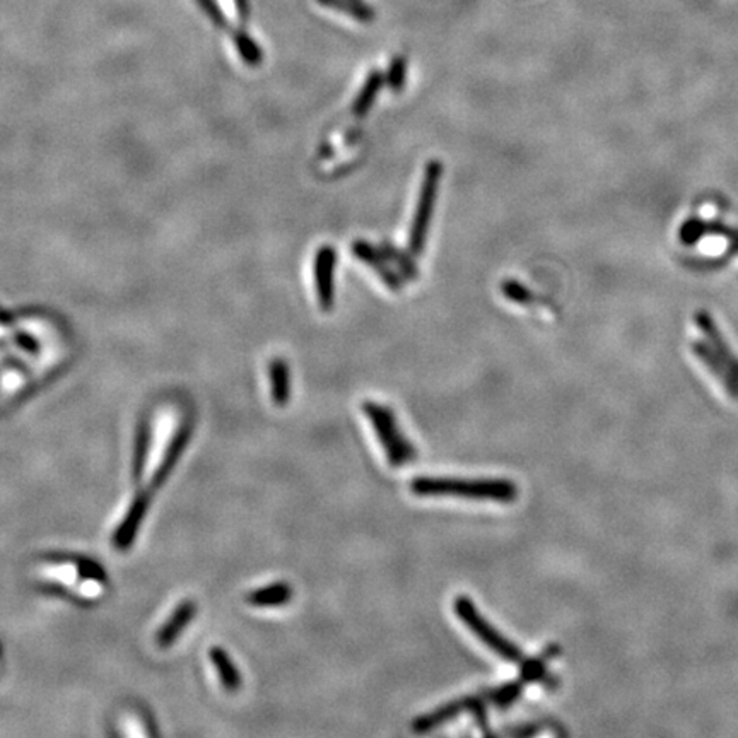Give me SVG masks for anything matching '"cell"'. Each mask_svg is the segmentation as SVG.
<instances>
[{"instance_id": "7", "label": "cell", "mask_w": 738, "mask_h": 738, "mask_svg": "<svg viewBox=\"0 0 738 738\" xmlns=\"http://www.w3.org/2000/svg\"><path fill=\"white\" fill-rule=\"evenodd\" d=\"M480 699H482V694L467 695V697L457 699V701H451V703H448L445 706L434 709L430 714H424V716L417 718V720L412 723V730H414L415 733H428L430 730L441 726L443 723L449 722V720L460 716L461 713L472 711V707L476 706Z\"/></svg>"}, {"instance_id": "5", "label": "cell", "mask_w": 738, "mask_h": 738, "mask_svg": "<svg viewBox=\"0 0 738 738\" xmlns=\"http://www.w3.org/2000/svg\"><path fill=\"white\" fill-rule=\"evenodd\" d=\"M336 267H337V251L330 245H323L315 253L313 276L317 299L322 311H332L336 303Z\"/></svg>"}, {"instance_id": "1", "label": "cell", "mask_w": 738, "mask_h": 738, "mask_svg": "<svg viewBox=\"0 0 738 738\" xmlns=\"http://www.w3.org/2000/svg\"><path fill=\"white\" fill-rule=\"evenodd\" d=\"M415 496L422 497H461L476 501L513 503L518 497V487L506 478H449V477H415L411 482Z\"/></svg>"}, {"instance_id": "21", "label": "cell", "mask_w": 738, "mask_h": 738, "mask_svg": "<svg viewBox=\"0 0 738 738\" xmlns=\"http://www.w3.org/2000/svg\"><path fill=\"white\" fill-rule=\"evenodd\" d=\"M234 43H236L241 59L248 65L255 67L263 61V52L260 46L257 45L246 33H234Z\"/></svg>"}, {"instance_id": "20", "label": "cell", "mask_w": 738, "mask_h": 738, "mask_svg": "<svg viewBox=\"0 0 738 738\" xmlns=\"http://www.w3.org/2000/svg\"><path fill=\"white\" fill-rule=\"evenodd\" d=\"M318 4L330 7L334 11H342L359 23H371L374 19L373 9L368 7L363 0H318Z\"/></svg>"}, {"instance_id": "13", "label": "cell", "mask_w": 738, "mask_h": 738, "mask_svg": "<svg viewBox=\"0 0 738 738\" xmlns=\"http://www.w3.org/2000/svg\"><path fill=\"white\" fill-rule=\"evenodd\" d=\"M561 646L549 645L540 655L522 661V670H520V676L525 684H532V682H542L545 676H549L547 667L549 663L561 655Z\"/></svg>"}, {"instance_id": "8", "label": "cell", "mask_w": 738, "mask_h": 738, "mask_svg": "<svg viewBox=\"0 0 738 738\" xmlns=\"http://www.w3.org/2000/svg\"><path fill=\"white\" fill-rule=\"evenodd\" d=\"M692 353L695 354V357L701 359V363L706 366L720 382H722L724 390L738 400V378L728 369V366L723 363L722 359L718 357V354L714 353L706 340H695L692 344Z\"/></svg>"}, {"instance_id": "24", "label": "cell", "mask_w": 738, "mask_h": 738, "mask_svg": "<svg viewBox=\"0 0 738 738\" xmlns=\"http://www.w3.org/2000/svg\"><path fill=\"white\" fill-rule=\"evenodd\" d=\"M538 726H534V724H526L525 728H515V730H511V733L513 735H518V737H525V735H534V733H537Z\"/></svg>"}, {"instance_id": "15", "label": "cell", "mask_w": 738, "mask_h": 738, "mask_svg": "<svg viewBox=\"0 0 738 738\" xmlns=\"http://www.w3.org/2000/svg\"><path fill=\"white\" fill-rule=\"evenodd\" d=\"M211 661L226 691L238 692L241 689V676L238 672V667L234 661L231 660L230 655L222 648L215 646L211 649Z\"/></svg>"}, {"instance_id": "4", "label": "cell", "mask_w": 738, "mask_h": 738, "mask_svg": "<svg viewBox=\"0 0 738 738\" xmlns=\"http://www.w3.org/2000/svg\"><path fill=\"white\" fill-rule=\"evenodd\" d=\"M455 614L459 615L461 622L474 632L484 645L492 649L499 658L509 661V663H522L523 651L505 638L499 630L484 619V615L478 612L474 601L467 595H459L453 603Z\"/></svg>"}, {"instance_id": "22", "label": "cell", "mask_w": 738, "mask_h": 738, "mask_svg": "<svg viewBox=\"0 0 738 738\" xmlns=\"http://www.w3.org/2000/svg\"><path fill=\"white\" fill-rule=\"evenodd\" d=\"M501 292L511 303H516V305H532L534 303V294L528 291L518 280H513V279L503 280L501 282Z\"/></svg>"}, {"instance_id": "16", "label": "cell", "mask_w": 738, "mask_h": 738, "mask_svg": "<svg viewBox=\"0 0 738 738\" xmlns=\"http://www.w3.org/2000/svg\"><path fill=\"white\" fill-rule=\"evenodd\" d=\"M706 231H714V234H720L723 238H726L730 246H732L735 251H738L737 231L730 230V228H726V226H723V224H705V222H701V221H697V219H692V221L686 222V224L680 228V240H682L684 243L691 245L695 240H699Z\"/></svg>"}, {"instance_id": "11", "label": "cell", "mask_w": 738, "mask_h": 738, "mask_svg": "<svg viewBox=\"0 0 738 738\" xmlns=\"http://www.w3.org/2000/svg\"><path fill=\"white\" fill-rule=\"evenodd\" d=\"M195 610H197V607L190 600H186L180 607H176L175 612L166 620V624L157 632V645L161 646V648H168V646L173 645L175 639L184 632L186 624L194 619Z\"/></svg>"}, {"instance_id": "9", "label": "cell", "mask_w": 738, "mask_h": 738, "mask_svg": "<svg viewBox=\"0 0 738 738\" xmlns=\"http://www.w3.org/2000/svg\"><path fill=\"white\" fill-rule=\"evenodd\" d=\"M695 323L699 325V330L703 332L705 340L709 344V347H711L714 353L718 354V357L722 359L723 363H724V364L728 366V369L738 378V357L733 354V351L728 347V344H726V340L723 338L722 332H720V328L716 326L714 320H713L707 313H705V311H699V313H695Z\"/></svg>"}, {"instance_id": "17", "label": "cell", "mask_w": 738, "mask_h": 738, "mask_svg": "<svg viewBox=\"0 0 738 738\" xmlns=\"http://www.w3.org/2000/svg\"><path fill=\"white\" fill-rule=\"evenodd\" d=\"M525 686L526 684L523 682L522 678H516V680H511V682H506V684H503L499 687H494V689L482 692V694H484L487 703L501 707V709H506V707L513 706L522 697Z\"/></svg>"}, {"instance_id": "18", "label": "cell", "mask_w": 738, "mask_h": 738, "mask_svg": "<svg viewBox=\"0 0 738 738\" xmlns=\"http://www.w3.org/2000/svg\"><path fill=\"white\" fill-rule=\"evenodd\" d=\"M144 506H146V503H144L142 499H136V501L130 505V509L127 511L125 520H123V522L120 523V526L117 528L115 544L120 545V549H125V545L136 535L138 523H140L142 515H144Z\"/></svg>"}, {"instance_id": "23", "label": "cell", "mask_w": 738, "mask_h": 738, "mask_svg": "<svg viewBox=\"0 0 738 738\" xmlns=\"http://www.w3.org/2000/svg\"><path fill=\"white\" fill-rule=\"evenodd\" d=\"M405 77H407V61L399 55L395 57L386 72V84L393 92H400L405 86Z\"/></svg>"}, {"instance_id": "19", "label": "cell", "mask_w": 738, "mask_h": 738, "mask_svg": "<svg viewBox=\"0 0 738 738\" xmlns=\"http://www.w3.org/2000/svg\"><path fill=\"white\" fill-rule=\"evenodd\" d=\"M380 250H382V253L386 257V260L392 261V263L397 267L400 276L405 277V279H409V280H417L419 269H417V265H415L412 257H409L405 251H402L397 246H393L392 243H386V241L380 245Z\"/></svg>"}, {"instance_id": "2", "label": "cell", "mask_w": 738, "mask_h": 738, "mask_svg": "<svg viewBox=\"0 0 738 738\" xmlns=\"http://www.w3.org/2000/svg\"><path fill=\"white\" fill-rule=\"evenodd\" d=\"M443 178V163L440 159H430L426 165L422 182L419 188V197L415 205L414 219L409 231V251L412 257H421L426 250L428 234H430V221L434 214V205L440 194V184Z\"/></svg>"}, {"instance_id": "10", "label": "cell", "mask_w": 738, "mask_h": 738, "mask_svg": "<svg viewBox=\"0 0 738 738\" xmlns=\"http://www.w3.org/2000/svg\"><path fill=\"white\" fill-rule=\"evenodd\" d=\"M269 384H270V399L277 407H284L291 400V369L289 364L276 357L269 363Z\"/></svg>"}, {"instance_id": "12", "label": "cell", "mask_w": 738, "mask_h": 738, "mask_svg": "<svg viewBox=\"0 0 738 738\" xmlns=\"http://www.w3.org/2000/svg\"><path fill=\"white\" fill-rule=\"evenodd\" d=\"M294 597V590L286 582H277V583L267 584L263 588H257L246 595V601L253 607H282L291 601Z\"/></svg>"}, {"instance_id": "3", "label": "cell", "mask_w": 738, "mask_h": 738, "mask_svg": "<svg viewBox=\"0 0 738 738\" xmlns=\"http://www.w3.org/2000/svg\"><path fill=\"white\" fill-rule=\"evenodd\" d=\"M363 412L368 417L392 467L399 468L405 463L417 459L415 446L405 438V434L400 430L399 421L390 407L366 400L363 403Z\"/></svg>"}, {"instance_id": "14", "label": "cell", "mask_w": 738, "mask_h": 738, "mask_svg": "<svg viewBox=\"0 0 738 738\" xmlns=\"http://www.w3.org/2000/svg\"><path fill=\"white\" fill-rule=\"evenodd\" d=\"M384 77L382 71H371L363 88L357 92L353 103V115L355 118H363L369 113L371 107L374 105L378 92L383 88Z\"/></svg>"}, {"instance_id": "6", "label": "cell", "mask_w": 738, "mask_h": 738, "mask_svg": "<svg viewBox=\"0 0 738 738\" xmlns=\"http://www.w3.org/2000/svg\"><path fill=\"white\" fill-rule=\"evenodd\" d=\"M351 251H353V255L357 260L366 263L378 274V277L388 286V289H392L393 292L402 291V286H403L402 276L388 265V260H386V257L382 253L380 248L371 245L364 240H357V241H353Z\"/></svg>"}]
</instances>
